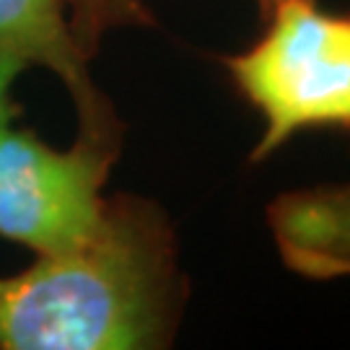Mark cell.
Listing matches in <instances>:
<instances>
[{
    "label": "cell",
    "mask_w": 350,
    "mask_h": 350,
    "mask_svg": "<svg viewBox=\"0 0 350 350\" xmlns=\"http://www.w3.org/2000/svg\"><path fill=\"white\" fill-rule=\"evenodd\" d=\"M187 304L169 215L148 198L112 195L96 237L0 278L3 350H159Z\"/></svg>",
    "instance_id": "6da1fadb"
},
{
    "label": "cell",
    "mask_w": 350,
    "mask_h": 350,
    "mask_svg": "<svg viewBox=\"0 0 350 350\" xmlns=\"http://www.w3.org/2000/svg\"><path fill=\"white\" fill-rule=\"evenodd\" d=\"M265 24L254 44L224 57L237 91L265 120L252 161L312 127L350 130V13L280 0Z\"/></svg>",
    "instance_id": "7a4b0ae2"
},
{
    "label": "cell",
    "mask_w": 350,
    "mask_h": 350,
    "mask_svg": "<svg viewBox=\"0 0 350 350\" xmlns=\"http://www.w3.org/2000/svg\"><path fill=\"white\" fill-rule=\"evenodd\" d=\"M122 138L78 130L73 146L60 150L29 127H8L0 140V237L37 257L88 244L104 221V185Z\"/></svg>",
    "instance_id": "3957f363"
},
{
    "label": "cell",
    "mask_w": 350,
    "mask_h": 350,
    "mask_svg": "<svg viewBox=\"0 0 350 350\" xmlns=\"http://www.w3.org/2000/svg\"><path fill=\"white\" fill-rule=\"evenodd\" d=\"M0 57L39 65L65 83L78 112V130L125 133L112 101L88 73V57L75 44L65 0H0Z\"/></svg>",
    "instance_id": "277c9868"
},
{
    "label": "cell",
    "mask_w": 350,
    "mask_h": 350,
    "mask_svg": "<svg viewBox=\"0 0 350 350\" xmlns=\"http://www.w3.org/2000/svg\"><path fill=\"white\" fill-rule=\"evenodd\" d=\"M267 226L291 273L309 280L350 278V182L280 195L267 208Z\"/></svg>",
    "instance_id": "5b68a950"
},
{
    "label": "cell",
    "mask_w": 350,
    "mask_h": 350,
    "mask_svg": "<svg viewBox=\"0 0 350 350\" xmlns=\"http://www.w3.org/2000/svg\"><path fill=\"white\" fill-rule=\"evenodd\" d=\"M65 5L75 44L88 60L99 52L101 39L109 31L156 24L146 0H65Z\"/></svg>",
    "instance_id": "8992f818"
},
{
    "label": "cell",
    "mask_w": 350,
    "mask_h": 350,
    "mask_svg": "<svg viewBox=\"0 0 350 350\" xmlns=\"http://www.w3.org/2000/svg\"><path fill=\"white\" fill-rule=\"evenodd\" d=\"M26 70V65L16 57H0V140L13 120L21 114V104L13 99V83Z\"/></svg>",
    "instance_id": "52a82bcc"
},
{
    "label": "cell",
    "mask_w": 350,
    "mask_h": 350,
    "mask_svg": "<svg viewBox=\"0 0 350 350\" xmlns=\"http://www.w3.org/2000/svg\"><path fill=\"white\" fill-rule=\"evenodd\" d=\"M280 0H257V5H260V13H262V18L267 16V13L275 8Z\"/></svg>",
    "instance_id": "ba28073f"
}]
</instances>
